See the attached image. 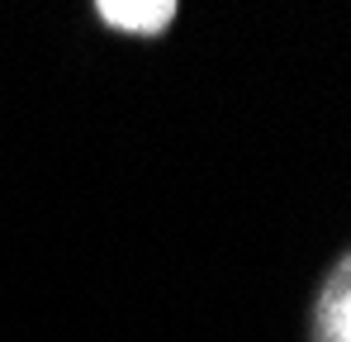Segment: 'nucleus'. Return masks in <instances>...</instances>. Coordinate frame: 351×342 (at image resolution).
Instances as JSON below:
<instances>
[{
	"mask_svg": "<svg viewBox=\"0 0 351 342\" xmlns=\"http://www.w3.org/2000/svg\"><path fill=\"white\" fill-rule=\"evenodd\" d=\"M100 19L114 29H128V34H157L176 19V5L171 0H105Z\"/></svg>",
	"mask_w": 351,
	"mask_h": 342,
	"instance_id": "1",
	"label": "nucleus"
},
{
	"mask_svg": "<svg viewBox=\"0 0 351 342\" xmlns=\"http://www.w3.org/2000/svg\"><path fill=\"white\" fill-rule=\"evenodd\" d=\"M337 333H342V342H351V290L342 295V304H337Z\"/></svg>",
	"mask_w": 351,
	"mask_h": 342,
	"instance_id": "2",
	"label": "nucleus"
}]
</instances>
